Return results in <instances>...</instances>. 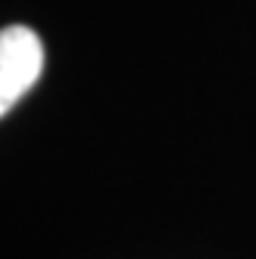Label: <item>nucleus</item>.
<instances>
[{
	"mask_svg": "<svg viewBox=\"0 0 256 259\" xmlns=\"http://www.w3.org/2000/svg\"><path fill=\"white\" fill-rule=\"evenodd\" d=\"M44 71V44L31 28L7 25L0 34V114L10 108L37 83Z\"/></svg>",
	"mask_w": 256,
	"mask_h": 259,
	"instance_id": "nucleus-1",
	"label": "nucleus"
}]
</instances>
